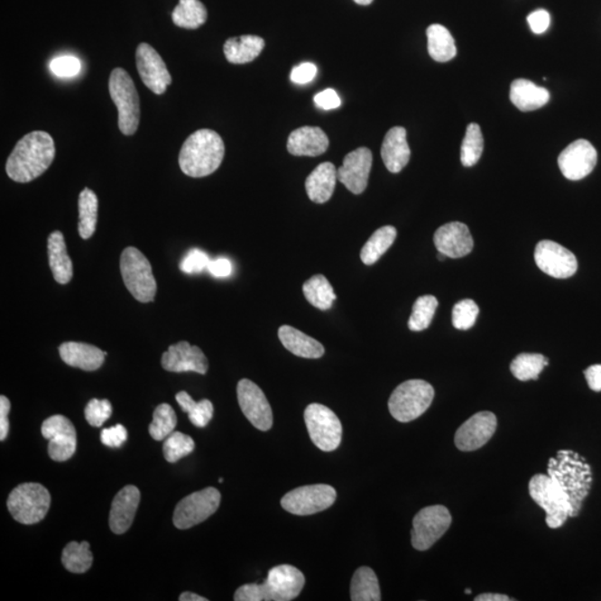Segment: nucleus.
<instances>
[{
    "label": "nucleus",
    "mask_w": 601,
    "mask_h": 601,
    "mask_svg": "<svg viewBox=\"0 0 601 601\" xmlns=\"http://www.w3.org/2000/svg\"><path fill=\"white\" fill-rule=\"evenodd\" d=\"M55 154V143L49 133L27 134L8 157L7 175L17 183H30L50 169Z\"/></svg>",
    "instance_id": "obj_1"
},
{
    "label": "nucleus",
    "mask_w": 601,
    "mask_h": 601,
    "mask_svg": "<svg viewBox=\"0 0 601 601\" xmlns=\"http://www.w3.org/2000/svg\"><path fill=\"white\" fill-rule=\"evenodd\" d=\"M226 146L222 137L212 130H199L189 136L180 152V170L190 178H205L222 164Z\"/></svg>",
    "instance_id": "obj_2"
},
{
    "label": "nucleus",
    "mask_w": 601,
    "mask_h": 601,
    "mask_svg": "<svg viewBox=\"0 0 601 601\" xmlns=\"http://www.w3.org/2000/svg\"><path fill=\"white\" fill-rule=\"evenodd\" d=\"M548 476L559 485L569 497L571 517L578 516L593 481L590 466L578 453L561 450L557 453L556 458L550 460Z\"/></svg>",
    "instance_id": "obj_3"
},
{
    "label": "nucleus",
    "mask_w": 601,
    "mask_h": 601,
    "mask_svg": "<svg viewBox=\"0 0 601 601\" xmlns=\"http://www.w3.org/2000/svg\"><path fill=\"white\" fill-rule=\"evenodd\" d=\"M305 578L298 568L280 565L269 571L264 584L243 585L236 591V601H291L302 591Z\"/></svg>",
    "instance_id": "obj_4"
},
{
    "label": "nucleus",
    "mask_w": 601,
    "mask_h": 601,
    "mask_svg": "<svg viewBox=\"0 0 601 601\" xmlns=\"http://www.w3.org/2000/svg\"><path fill=\"white\" fill-rule=\"evenodd\" d=\"M433 398V386L427 381H405L391 394L389 411L400 422L413 421L427 411Z\"/></svg>",
    "instance_id": "obj_5"
},
{
    "label": "nucleus",
    "mask_w": 601,
    "mask_h": 601,
    "mask_svg": "<svg viewBox=\"0 0 601 601\" xmlns=\"http://www.w3.org/2000/svg\"><path fill=\"white\" fill-rule=\"evenodd\" d=\"M109 94L118 111V127L124 135H133L140 125V97L125 69H116L109 78Z\"/></svg>",
    "instance_id": "obj_6"
},
{
    "label": "nucleus",
    "mask_w": 601,
    "mask_h": 601,
    "mask_svg": "<svg viewBox=\"0 0 601 601\" xmlns=\"http://www.w3.org/2000/svg\"><path fill=\"white\" fill-rule=\"evenodd\" d=\"M121 272L124 283L134 298L142 303L154 300L157 284L152 265L136 247L128 246L123 251Z\"/></svg>",
    "instance_id": "obj_7"
},
{
    "label": "nucleus",
    "mask_w": 601,
    "mask_h": 601,
    "mask_svg": "<svg viewBox=\"0 0 601 601\" xmlns=\"http://www.w3.org/2000/svg\"><path fill=\"white\" fill-rule=\"evenodd\" d=\"M529 494L534 503L545 510L548 527L560 528L568 517H571L569 497L550 476H533L529 483Z\"/></svg>",
    "instance_id": "obj_8"
},
{
    "label": "nucleus",
    "mask_w": 601,
    "mask_h": 601,
    "mask_svg": "<svg viewBox=\"0 0 601 601\" xmlns=\"http://www.w3.org/2000/svg\"><path fill=\"white\" fill-rule=\"evenodd\" d=\"M7 507L18 522L23 524L41 522L51 507L50 491L41 484H23L9 495Z\"/></svg>",
    "instance_id": "obj_9"
},
{
    "label": "nucleus",
    "mask_w": 601,
    "mask_h": 601,
    "mask_svg": "<svg viewBox=\"0 0 601 601\" xmlns=\"http://www.w3.org/2000/svg\"><path fill=\"white\" fill-rule=\"evenodd\" d=\"M304 421L312 442L319 450L337 449L342 440V424L331 409L323 404H310L305 409Z\"/></svg>",
    "instance_id": "obj_10"
},
{
    "label": "nucleus",
    "mask_w": 601,
    "mask_h": 601,
    "mask_svg": "<svg viewBox=\"0 0 601 601\" xmlns=\"http://www.w3.org/2000/svg\"><path fill=\"white\" fill-rule=\"evenodd\" d=\"M452 517L445 505H430L416 514L413 519L411 542L414 550L424 551L430 548L448 532Z\"/></svg>",
    "instance_id": "obj_11"
},
{
    "label": "nucleus",
    "mask_w": 601,
    "mask_h": 601,
    "mask_svg": "<svg viewBox=\"0 0 601 601\" xmlns=\"http://www.w3.org/2000/svg\"><path fill=\"white\" fill-rule=\"evenodd\" d=\"M221 504V494L216 488L197 491L180 500L176 505L173 522L178 529H190L205 522L217 512Z\"/></svg>",
    "instance_id": "obj_12"
},
{
    "label": "nucleus",
    "mask_w": 601,
    "mask_h": 601,
    "mask_svg": "<svg viewBox=\"0 0 601 601\" xmlns=\"http://www.w3.org/2000/svg\"><path fill=\"white\" fill-rule=\"evenodd\" d=\"M337 491L328 485H311L300 486L290 491L282 499L281 505L286 512L297 516H310L330 508L336 503Z\"/></svg>",
    "instance_id": "obj_13"
},
{
    "label": "nucleus",
    "mask_w": 601,
    "mask_h": 601,
    "mask_svg": "<svg viewBox=\"0 0 601 601\" xmlns=\"http://www.w3.org/2000/svg\"><path fill=\"white\" fill-rule=\"evenodd\" d=\"M237 400L243 414L261 431L273 426V412L264 391L251 380L243 379L237 384Z\"/></svg>",
    "instance_id": "obj_14"
},
{
    "label": "nucleus",
    "mask_w": 601,
    "mask_h": 601,
    "mask_svg": "<svg viewBox=\"0 0 601 601\" xmlns=\"http://www.w3.org/2000/svg\"><path fill=\"white\" fill-rule=\"evenodd\" d=\"M42 437L50 440L49 455L52 460L64 462L74 456L78 448V436L69 419L60 414L46 419L42 426Z\"/></svg>",
    "instance_id": "obj_15"
},
{
    "label": "nucleus",
    "mask_w": 601,
    "mask_h": 601,
    "mask_svg": "<svg viewBox=\"0 0 601 601\" xmlns=\"http://www.w3.org/2000/svg\"><path fill=\"white\" fill-rule=\"evenodd\" d=\"M534 261L543 273L555 279H568L578 270L574 253L556 242H539L534 251Z\"/></svg>",
    "instance_id": "obj_16"
},
{
    "label": "nucleus",
    "mask_w": 601,
    "mask_h": 601,
    "mask_svg": "<svg viewBox=\"0 0 601 601\" xmlns=\"http://www.w3.org/2000/svg\"><path fill=\"white\" fill-rule=\"evenodd\" d=\"M136 65L143 83L156 95L166 92L171 84V76L159 52L146 42L136 51Z\"/></svg>",
    "instance_id": "obj_17"
},
{
    "label": "nucleus",
    "mask_w": 601,
    "mask_h": 601,
    "mask_svg": "<svg viewBox=\"0 0 601 601\" xmlns=\"http://www.w3.org/2000/svg\"><path fill=\"white\" fill-rule=\"evenodd\" d=\"M597 164V151L586 140L568 145L558 157V165L565 178L579 180L588 176Z\"/></svg>",
    "instance_id": "obj_18"
},
{
    "label": "nucleus",
    "mask_w": 601,
    "mask_h": 601,
    "mask_svg": "<svg viewBox=\"0 0 601 601\" xmlns=\"http://www.w3.org/2000/svg\"><path fill=\"white\" fill-rule=\"evenodd\" d=\"M497 429V417L493 412L476 413L458 429L455 443L458 449L470 452L480 449L493 438Z\"/></svg>",
    "instance_id": "obj_19"
},
{
    "label": "nucleus",
    "mask_w": 601,
    "mask_h": 601,
    "mask_svg": "<svg viewBox=\"0 0 601 601\" xmlns=\"http://www.w3.org/2000/svg\"><path fill=\"white\" fill-rule=\"evenodd\" d=\"M372 160V153L366 147L349 153L337 170V180L353 194L364 193L369 182Z\"/></svg>",
    "instance_id": "obj_20"
},
{
    "label": "nucleus",
    "mask_w": 601,
    "mask_h": 601,
    "mask_svg": "<svg viewBox=\"0 0 601 601\" xmlns=\"http://www.w3.org/2000/svg\"><path fill=\"white\" fill-rule=\"evenodd\" d=\"M162 366L170 372H197L199 374H207L208 361L199 347L190 346L189 342L182 341L171 346L169 350L162 356Z\"/></svg>",
    "instance_id": "obj_21"
},
{
    "label": "nucleus",
    "mask_w": 601,
    "mask_h": 601,
    "mask_svg": "<svg viewBox=\"0 0 601 601\" xmlns=\"http://www.w3.org/2000/svg\"><path fill=\"white\" fill-rule=\"evenodd\" d=\"M433 241L438 252L450 259H460L474 250V238L469 228L461 222L448 223L439 227Z\"/></svg>",
    "instance_id": "obj_22"
},
{
    "label": "nucleus",
    "mask_w": 601,
    "mask_h": 601,
    "mask_svg": "<svg viewBox=\"0 0 601 601\" xmlns=\"http://www.w3.org/2000/svg\"><path fill=\"white\" fill-rule=\"evenodd\" d=\"M140 501L141 493L135 485H126L119 491L109 513V528L114 533L123 534L131 528Z\"/></svg>",
    "instance_id": "obj_23"
},
{
    "label": "nucleus",
    "mask_w": 601,
    "mask_h": 601,
    "mask_svg": "<svg viewBox=\"0 0 601 601\" xmlns=\"http://www.w3.org/2000/svg\"><path fill=\"white\" fill-rule=\"evenodd\" d=\"M381 156L391 173H399L409 163L411 151L407 141V131L403 127H393L386 133Z\"/></svg>",
    "instance_id": "obj_24"
},
{
    "label": "nucleus",
    "mask_w": 601,
    "mask_h": 601,
    "mask_svg": "<svg viewBox=\"0 0 601 601\" xmlns=\"http://www.w3.org/2000/svg\"><path fill=\"white\" fill-rule=\"evenodd\" d=\"M328 147L327 134L319 127H300L290 134L288 140V151L294 156H319Z\"/></svg>",
    "instance_id": "obj_25"
},
{
    "label": "nucleus",
    "mask_w": 601,
    "mask_h": 601,
    "mask_svg": "<svg viewBox=\"0 0 601 601\" xmlns=\"http://www.w3.org/2000/svg\"><path fill=\"white\" fill-rule=\"evenodd\" d=\"M60 356L67 365L95 371L103 365L107 352L88 343L65 342L60 347Z\"/></svg>",
    "instance_id": "obj_26"
},
{
    "label": "nucleus",
    "mask_w": 601,
    "mask_h": 601,
    "mask_svg": "<svg viewBox=\"0 0 601 601\" xmlns=\"http://www.w3.org/2000/svg\"><path fill=\"white\" fill-rule=\"evenodd\" d=\"M337 180V170L330 162L319 164L305 182L308 197L314 203H327L332 198Z\"/></svg>",
    "instance_id": "obj_27"
},
{
    "label": "nucleus",
    "mask_w": 601,
    "mask_h": 601,
    "mask_svg": "<svg viewBox=\"0 0 601 601\" xmlns=\"http://www.w3.org/2000/svg\"><path fill=\"white\" fill-rule=\"evenodd\" d=\"M550 93L539 88L528 79L513 80L510 88V100L520 111L531 112L545 106L550 102Z\"/></svg>",
    "instance_id": "obj_28"
},
{
    "label": "nucleus",
    "mask_w": 601,
    "mask_h": 601,
    "mask_svg": "<svg viewBox=\"0 0 601 601\" xmlns=\"http://www.w3.org/2000/svg\"><path fill=\"white\" fill-rule=\"evenodd\" d=\"M279 338L286 350L305 359H319L326 352L321 343L293 327H281Z\"/></svg>",
    "instance_id": "obj_29"
},
{
    "label": "nucleus",
    "mask_w": 601,
    "mask_h": 601,
    "mask_svg": "<svg viewBox=\"0 0 601 601\" xmlns=\"http://www.w3.org/2000/svg\"><path fill=\"white\" fill-rule=\"evenodd\" d=\"M49 261L57 283L67 284L73 278V264L67 254L63 233L55 231L49 236Z\"/></svg>",
    "instance_id": "obj_30"
},
{
    "label": "nucleus",
    "mask_w": 601,
    "mask_h": 601,
    "mask_svg": "<svg viewBox=\"0 0 601 601\" xmlns=\"http://www.w3.org/2000/svg\"><path fill=\"white\" fill-rule=\"evenodd\" d=\"M264 38L254 35L233 37L224 44V54L232 64H247L257 59L264 50Z\"/></svg>",
    "instance_id": "obj_31"
},
{
    "label": "nucleus",
    "mask_w": 601,
    "mask_h": 601,
    "mask_svg": "<svg viewBox=\"0 0 601 601\" xmlns=\"http://www.w3.org/2000/svg\"><path fill=\"white\" fill-rule=\"evenodd\" d=\"M428 51L433 60L447 63L457 55L455 40L445 26L434 23L427 30Z\"/></svg>",
    "instance_id": "obj_32"
},
{
    "label": "nucleus",
    "mask_w": 601,
    "mask_h": 601,
    "mask_svg": "<svg viewBox=\"0 0 601 601\" xmlns=\"http://www.w3.org/2000/svg\"><path fill=\"white\" fill-rule=\"evenodd\" d=\"M351 600L379 601L381 591L378 577L369 567H361L355 572L351 581Z\"/></svg>",
    "instance_id": "obj_33"
},
{
    "label": "nucleus",
    "mask_w": 601,
    "mask_h": 601,
    "mask_svg": "<svg viewBox=\"0 0 601 601\" xmlns=\"http://www.w3.org/2000/svg\"><path fill=\"white\" fill-rule=\"evenodd\" d=\"M397 238V230L393 227H380L372 234L361 250V261L365 265H374L388 251Z\"/></svg>",
    "instance_id": "obj_34"
},
{
    "label": "nucleus",
    "mask_w": 601,
    "mask_h": 601,
    "mask_svg": "<svg viewBox=\"0 0 601 601\" xmlns=\"http://www.w3.org/2000/svg\"><path fill=\"white\" fill-rule=\"evenodd\" d=\"M171 18L176 26L184 30H198L208 19V11L199 0H180Z\"/></svg>",
    "instance_id": "obj_35"
},
{
    "label": "nucleus",
    "mask_w": 601,
    "mask_h": 601,
    "mask_svg": "<svg viewBox=\"0 0 601 601\" xmlns=\"http://www.w3.org/2000/svg\"><path fill=\"white\" fill-rule=\"evenodd\" d=\"M79 232L80 237L88 240L97 231L98 199L92 190L84 189L79 199Z\"/></svg>",
    "instance_id": "obj_36"
},
{
    "label": "nucleus",
    "mask_w": 601,
    "mask_h": 601,
    "mask_svg": "<svg viewBox=\"0 0 601 601\" xmlns=\"http://www.w3.org/2000/svg\"><path fill=\"white\" fill-rule=\"evenodd\" d=\"M303 293L309 303L319 310H322V311L331 309L334 300L337 299L332 285L326 276L321 274L312 276L303 284Z\"/></svg>",
    "instance_id": "obj_37"
},
{
    "label": "nucleus",
    "mask_w": 601,
    "mask_h": 601,
    "mask_svg": "<svg viewBox=\"0 0 601 601\" xmlns=\"http://www.w3.org/2000/svg\"><path fill=\"white\" fill-rule=\"evenodd\" d=\"M61 562L67 570L84 574L93 565V553L88 541H71L64 548Z\"/></svg>",
    "instance_id": "obj_38"
},
{
    "label": "nucleus",
    "mask_w": 601,
    "mask_h": 601,
    "mask_svg": "<svg viewBox=\"0 0 601 601\" xmlns=\"http://www.w3.org/2000/svg\"><path fill=\"white\" fill-rule=\"evenodd\" d=\"M176 401L180 409L189 414L190 421L198 428H205L211 421L214 413V407L211 401L204 399L197 402L185 391H180L176 394Z\"/></svg>",
    "instance_id": "obj_39"
},
{
    "label": "nucleus",
    "mask_w": 601,
    "mask_h": 601,
    "mask_svg": "<svg viewBox=\"0 0 601 601\" xmlns=\"http://www.w3.org/2000/svg\"><path fill=\"white\" fill-rule=\"evenodd\" d=\"M550 364L546 356L538 353H522L510 365V371L520 381L537 380Z\"/></svg>",
    "instance_id": "obj_40"
},
{
    "label": "nucleus",
    "mask_w": 601,
    "mask_h": 601,
    "mask_svg": "<svg viewBox=\"0 0 601 601\" xmlns=\"http://www.w3.org/2000/svg\"><path fill=\"white\" fill-rule=\"evenodd\" d=\"M484 152V136L478 124L471 123L467 127L464 142L461 145V163L471 167L478 163Z\"/></svg>",
    "instance_id": "obj_41"
},
{
    "label": "nucleus",
    "mask_w": 601,
    "mask_h": 601,
    "mask_svg": "<svg viewBox=\"0 0 601 601\" xmlns=\"http://www.w3.org/2000/svg\"><path fill=\"white\" fill-rule=\"evenodd\" d=\"M438 308V300L433 295H423L413 304L412 314L409 319L410 330L420 332L427 330L432 322Z\"/></svg>",
    "instance_id": "obj_42"
},
{
    "label": "nucleus",
    "mask_w": 601,
    "mask_h": 601,
    "mask_svg": "<svg viewBox=\"0 0 601 601\" xmlns=\"http://www.w3.org/2000/svg\"><path fill=\"white\" fill-rule=\"evenodd\" d=\"M178 424L174 409L170 404L162 403L155 409L153 414V421L150 424V434L156 441L165 440L170 434L174 432Z\"/></svg>",
    "instance_id": "obj_43"
},
{
    "label": "nucleus",
    "mask_w": 601,
    "mask_h": 601,
    "mask_svg": "<svg viewBox=\"0 0 601 601\" xmlns=\"http://www.w3.org/2000/svg\"><path fill=\"white\" fill-rule=\"evenodd\" d=\"M195 449L192 438L182 432L174 431L165 439L163 445L164 458L170 464H175L182 458L190 455Z\"/></svg>",
    "instance_id": "obj_44"
},
{
    "label": "nucleus",
    "mask_w": 601,
    "mask_h": 601,
    "mask_svg": "<svg viewBox=\"0 0 601 601\" xmlns=\"http://www.w3.org/2000/svg\"><path fill=\"white\" fill-rule=\"evenodd\" d=\"M479 307L474 300H462L452 310V324L458 330H469L478 318Z\"/></svg>",
    "instance_id": "obj_45"
},
{
    "label": "nucleus",
    "mask_w": 601,
    "mask_h": 601,
    "mask_svg": "<svg viewBox=\"0 0 601 601\" xmlns=\"http://www.w3.org/2000/svg\"><path fill=\"white\" fill-rule=\"evenodd\" d=\"M113 407L108 400L92 399L85 408V418L90 426L95 428L102 427L111 418Z\"/></svg>",
    "instance_id": "obj_46"
},
{
    "label": "nucleus",
    "mask_w": 601,
    "mask_h": 601,
    "mask_svg": "<svg viewBox=\"0 0 601 601\" xmlns=\"http://www.w3.org/2000/svg\"><path fill=\"white\" fill-rule=\"evenodd\" d=\"M80 61L74 56H60L52 60L50 64L51 73L57 78H74L80 71Z\"/></svg>",
    "instance_id": "obj_47"
},
{
    "label": "nucleus",
    "mask_w": 601,
    "mask_h": 601,
    "mask_svg": "<svg viewBox=\"0 0 601 601\" xmlns=\"http://www.w3.org/2000/svg\"><path fill=\"white\" fill-rule=\"evenodd\" d=\"M209 257L207 253L194 249L188 253L182 262H180V269L186 274L199 273V272L208 269Z\"/></svg>",
    "instance_id": "obj_48"
},
{
    "label": "nucleus",
    "mask_w": 601,
    "mask_h": 601,
    "mask_svg": "<svg viewBox=\"0 0 601 601\" xmlns=\"http://www.w3.org/2000/svg\"><path fill=\"white\" fill-rule=\"evenodd\" d=\"M127 436L126 428L122 424H117L116 427L104 429L100 433V441L105 446L119 448L127 440Z\"/></svg>",
    "instance_id": "obj_49"
},
{
    "label": "nucleus",
    "mask_w": 601,
    "mask_h": 601,
    "mask_svg": "<svg viewBox=\"0 0 601 601\" xmlns=\"http://www.w3.org/2000/svg\"><path fill=\"white\" fill-rule=\"evenodd\" d=\"M318 73L317 66L312 63H303L294 67L291 71V80L294 84L305 85L311 83Z\"/></svg>",
    "instance_id": "obj_50"
},
{
    "label": "nucleus",
    "mask_w": 601,
    "mask_h": 601,
    "mask_svg": "<svg viewBox=\"0 0 601 601\" xmlns=\"http://www.w3.org/2000/svg\"><path fill=\"white\" fill-rule=\"evenodd\" d=\"M529 26L532 32L541 35L550 26V15L545 9H538L531 14L527 18Z\"/></svg>",
    "instance_id": "obj_51"
},
{
    "label": "nucleus",
    "mask_w": 601,
    "mask_h": 601,
    "mask_svg": "<svg viewBox=\"0 0 601 601\" xmlns=\"http://www.w3.org/2000/svg\"><path fill=\"white\" fill-rule=\"evenodd\" d=\"M314 102L319 108L323 109V111H331V109H336L341 105V99L338 97L336 90L328 88L323 90V92L319 93L314 97Z\"/></svg>",
    "instance_id": "obj_52"
},
{
    "label": "nucleus",
    "mask_w": 601,
    "mask_h": 601,
    "mask_svg": "<svg viewBox=\"0 0 601 601\" xmlns=\"http://www.w3.org/2000/svg\"><path fill=\"white\" fill-rule=\"evenodd\" d=\"M11 411V401L2 395L0 397V440H6L9 432L8 413Z\"/></svg>",
    "instance_id": "obj_53"
},
{
    "label": "nucleus",
    "mask_w": 601,
    "mask_h": 601,
    "mask_svg": "<svg viewBox=\"0 0 601 601\" xmlns=\"http://www.w3.org/2000/svg\"><path fill=\"white\" fill-rule=\"evenodd\" d=\"M208 270L216 278H227L231 275L233 267L230 260L222 257V259L209 262Z\"/></svg>",
    "instance_id": "obj_54"
},
{
    "label": "nucleus",
    "mask_w": 601,
    "mask_h": 601,
    "mask_svg": "<svg viewBox=\"0 0 601 601\" xmlns=\"http://www.w3.org/2000/svg\"><path fill=\"white\" fill-rule=\"evenodd\" d=\"M587 383L589 388L596 393L601 391V365H591L585 371Z\"/></svg>",
    "instance_id": "obj_55"
},
{
    "label": "nucleus",
    "mask_w": 601,
    "mask_h": 601,
    "mask_svg": "<svg viewBox=\"0 0 601 601\" xmlns=\"http://www.w3.org/2000/svg\"><path fill=\"white\" fill-rule=\"evenodd\" d=\"M476 601H509L512 600L505 595L483 594L475 598Z\"/></svg>",
    "instance_id": "obj_56"
},
{
    "label": "nucleus",
    "mask_w": 601,
    "mask_h": 601,
    "mask_svg": "<svg viewBox=\"0 0 601 601\" xmlns=\"http://www.w3.org/2000/svg\"><path fill=\"white\" fill-rule=\"evenodd\" d=\"M180 601H208L207 598L202 597L193 593H183L180 596Z\"/></svg>",
    "instance_id": "obj_57"
},
{
    "label": "nucleus",
    "mask_w": 601,
    "mask_h": 601,
    "mask_svg": "<svg viewBox=\"0 0 601 601\" xmlns=\"http://www.w3.org/2000/svg\"><path fill=\"white\" fill-rule=\"evenodd\" d=\"M355 2L357 5H364V6H366V5H370L374 0H355Z\"/></svg>",
    "instance_id": "obj_58"
},
{
    "label": "nucleus",
    "mask_w": 601,
    "mask_h": 601,
    "mask_svg": "<svg viewBox=\"0 0 601 601\" xmlns=\"http://www.w3.org/2000/svg\"><path fill=\"white\" fill-rule=\"evenodd\" d=\"M446 257L447 256L445 254H442V253L439 252V256H438L439 260L440 261L446 260Z\"/></svg>",
    "instance_id": "obj_59"
},
{
    "label": "nucleus",
    "mask_w": 601,
    "mask_h": 601,
    "mask_svg": "<svg viewBox=\"0 0 601 601\" xmlns=\"http://www.w3.org/2000/svg\"><path fill=\"white\" fill-rule=\"evenodd\" d=\"M466 594H467V595L471 594V590L470 589H466Z\"/></svg>",
    "instance_id": "obj_60"
}]
</instances>
